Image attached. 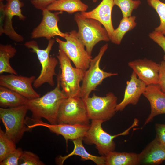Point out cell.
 Wrapping results in <instances>:
<instances>
[{"label":"cell","mask_w":165,"mask_h":165,"mask_svg":"<svg viewBox=\"0 0 165 165\" xmlns=\"http://www.w3.org/2000/svg\"><path fill=\"white\" fill-rule=\"evenodd\" d=\"M143 95L149 101L151 107V112L145 121V125L152 121L156 116L165 114V93L159 84H154L147 86Z\"/></svg>","instance_id":"cell-16"},{"label":"cell","mask_w":165,"mask_h":165,"mask_svg":"<svg viewBox=\"0 0 165 165\" xmlns=\"http://www.w3.org/2000/svg\"><path fill=\"white\" fill-rule=\"evenodd\" d=\"M90 119L83 99L78 96L67 97L61 102L57 124L90 125Z\"/></svg>","instance_id":"cell-8"},{"label":"cell","mask_w":165,"mask_h":165,"mask_svg":"<svg viewBox=\"0 0 165 165\" xmlns=\"http://www.w3.org/2000/svg\"><path fill=\"white\" fill-rule=\"evenodd\" d=\"M74 20L78 28V38L90 55L91 56L94 46L99 42L110 41L106 30L98 20L85 17L79 12L75 14Z\"/></svg>","instance_id":"cell-2"},{"label":"cell","mask_w":165,"mask_h":165,"mask_svg":"<svg viewBox=\"0 0 165 165\" xmlns=\"http://www.w3.org/2000/svg\"><path fill=\"white\" fill-rule=\"evenodd\" d=\"M65 41L57 38L56 40L59 49L62 50L72 61L75 67L86 71L89 68L92 59L82 42L78 38L77 32L72 30L64 38Z\"/></svg>","instance_id":"cell-7"},{"label":"cell","mask_w":165,"mask_h":165,"mask_svg":"<svg viewBox=\"0 0 165 165\" xmlns=\"http://www.w3.org/2000/svg\"><path fill=\"white\" fill-rule=\"evenodd\" d=\"M148 5L157 13L160 17V24L154 31L165 36V3L160 0H147Z\"/></svg>","instance_id":"cell-27"},{"label":"cell","mask_w":165,"mask_h":165,"mask_svg":"<svg viewBox=\"0 0 165 165\" xmlns=\"http://www.w3.org/2000/svg\"><path fill=\"white\" fill-rule=\"evenodd\" d=\"M158 84L162 90L165 93V61L160 64L159 78Z\"/></svg>","instance_id":"cell-34"},{"label":"cell","mask_w":165,"mask_h":165,"mask_svg":"<svg viewBox=\"0 0 165 165\" xmlns=\"http://www.w3.org/2000/svg\"><path fill=\"white\" fill-rule=\"evenodd\" d=\"M114 6L113 0H102L92 10L80 13L85 17L93 19L100 22L106 30L110 39L114 30L112 19V10Z\"/></svg>","instance_id":"cell-18"},{"label":"cell","mask_w":165,"mask_h":165,"mask_svg":"<svg viewBox=\"0 0 165 165\" xmlns=\"http://www.w3.org/2000/svg\"><path fill=\"white\" fill-rule=\"evenodd\" d=\"M23 152L21 148H18L10 153L2 161L0 165H17Z\"/></svg>","instance_id":"cell-30"},{"label":"cell","mask_w":165,"mask_h":165,"mask_svg":"<svg viewBox=\"0 0 165 165\" xmlns=\"http://www.w3.org/2000/svg\"><path fill=\"white\" fill-rule=\"evenodd\" d=\"M42 17L39 24L34 29L31 33L32 38H45L49 40L55 36L64 38L67 33L62 32L59 29L58 23L60 20L59 15L63 12L52 13L47 9L42 11Z\"/></svg>","instance_id":"cell-13"},{"label":"cell","mask_w":165,"mask_h":165,"mask_svg":"<svg viewBox=\"0 0 165 165\" xmlns=\"http://www.w3.org/2000/svg\"><path fill=\"white\" fill-rule=\"evenodd\" d=\"M20 160L22 161L20 165H45L36 154L29 151H23Z\"/></svg>","instance_id":"cell-29"},{"label":"cell","mask_w":165,"mask_h":165,"mask_svg":"<svg viewBox=\"0 0 165 165\" xmlns=\"http://www.w3.org/2000/svg\"><path fill=\"white\" fill-rule=\"evenodd\" d=\"M88 6L81 0H57L48 5L46 9L51 11L66 12L69 14L86 11Z\"/></svg>","instance_id":"cell-21"},{"label":"cell","mask_w":165,"mask_h":165,"mask_svg":"<svg viewBox=\"0 0 165 165\" xmlns=\"http://www.w3.org/2000/svg\"><path fill=\"white\" fill-rule=\"evenodd\" d=\"M57 76L56 87L43 96L28 99L26 104L35 119H46L51 124H57V117L60 106L63 100L67 97L60 88Z\"/></svg>","instance_id":"cell-1"},{"label":"cell","mask_w":165,"mask_h":165,"mask_svg":"<svg viewBox=\"0 0 165 165\" xmlns=\"http://www.w3.org/2000/svg\"><path fill=\"white\" fill-rule=\"evenodd\" d=\"M16 149V144L0 128V162Z\"/></svg>","instance_id":"cell-26"},{"label":"cell","mask_w":165,"mask_h":165,"mask_svg":"<svg viewBox=\"0 0 165 165\" xmlns=\"http://www.w3.org/2000/svg\"><path fill=\"white\" fill-rule=\"evenodd\" d=\"M55 42V40L52 38L49 40L48 45L44 49H40L37 42L34 40L26 42L24 44L26 47L32 49L31 52L36 54L42 66L40 74L33 84L36 88L45 83H48L51 86L54 85L53 77L57 75L55 70L58 62L55 57H50V53Z\"/></svg>","instance_id":"cell-4"},{"label":"cell","mask_w":165,"mask_h":165,"mask_svg":"<svg viewBox=\"0 0 165 165\" xmlns=\"http://www.w3.org/2000/svg\"><path fill=\"white\" fill-rule=\"evenodd\" d=\"M128 66L147 86L158 84L160 64L145 58L130 61Z\"/></svg>","instance_id":"cell-15"},{"label":"cell","mask_w":165,"mask_h":165,"mask_svg":"<svg viewBox=\"0 0 165 165\" xmlns=\"http://www.w3.org/2000/svg\"><path fill=\"white\" fill-rule=\"evenodd\" d=\"M28 110L26 105L0 108V118L5 127V133L16 144L21 139L25 132L30 130L25 118Z\"/></svg>","instance_id":"cell-6"},{"label":"cell","mask_w":165,"mask_h":165,"mask_svg":"<svg viewBox=\"0 0 165 165\" xmlns=\"http://www.w3.org/2000/svg\"><path fill=\"white\" fill-rule=\"evenodd\" d=\"M28 99L4 86H0V106L7 108L26 105Z\"/></svg>","instance_id":"cell-23"},{"label":"cell","mask_w":165,"mask_h":165,"mask_svg":"<svg viewBox=\"0 0 165 165\" xmlns=\"http://www.w3.org/2000/svg\"><path fill=\"white\" fill-rule=\"evenodd\" d=\"M34 75L29 77L14 74L1 75L0 76V85L14 91L28 99L40 97L33 88L32 84L35 79Z\"/></svg>","instance_id":"cell-14"},{"label":"cell","mask_w":165,"mask_h":165,"mask_svg":"<svg viewBox=\"0 0 165 165\" xmlns=\"http://www.w3.org/2000/svg\"><path fill=\"white\" fill-rule=\"evenodd\" d=\"M136 19L135 16L123 17L118 27L114 29L111 35L110 38L111 42L116 45H119L125 34L136 26Z\"/></svg>","instance_id":"cell-24"},{"label":"cell","mask_w":165,"mask_h":165,"mask_svg":"<svg viewBox=\"0 0 165 165\" xmlns=\"http://www.w3.org/2000/svg\"><path fill=\"white\" fill-rule=\"evenodd\" d=\"M92 1L94 3H96L97 1V0H92Z\"/></svg>","instance_id":"cell-35"},{"label":"cell","mask_w":165,"mask_h":165,"mask_svg":"<svg viewBox=\"0 0 165 165\" xmlns=\"http://www.w3.org/2000/svg\"><path fill=\"white\" fill-rule=\"evenodd\" d=\"M156 137L165 147V124L156 123L155 125Z\"/></svg>","instance_id":"cell-32"},{"label":"cell","mask_w":165,"mask_h":165,"mask_svg":"<svg viewBox=\"0 0 165 165\" xmlns=\"http://www.w3.org/2000/svg\"><path fill=\"white\" fill-rule=\"evenodd\" d=\"M17 50L11 45H0V74L7 73L17 75L16 72L11 67L9 60L15 55Z\"/></svg>","instance_id":"cell-25"},{"label":"cell","mask_w":165,"mask_h":165,"mask_svg":"<svg viewBox=\"0 0 165 165\" xmlns=\"http://www.w3.org/2000/svg\"><path fill=\"white\" fill-rule=\"evenodd\" d=\"M57 57L61 70L57 76L62 90L67 97H79L81 86L80 83L83 80L86 71L73 67L71 60L60 49L58 50Z\"/></svg>","instance_id":"cell-5"},{"label":"cell","mask_w":165,"mask_h":165,"mask_svg":"<svg viewBox=\"0 0 165 165\" xmlns=\"http://www.w3.org/2000/svg\"><path fill=\"white\" fill-rule=\"evenodd\" d=\"M149 37L163 49L164 52L163 59L165 61V36L154 30L149 34Z\"/></svg>","instance_id":"cell-31"},{"label":"cell","mask_w":165,"mask_h":165,"mask_svg":"<svg viewBox=\"0 0 165 165\" xmlns=\"http://www.w3.org/2000/svg\"><path fill=\"white\" fill-rule=\"evenodd\" d=\"M126 84L123 98L120 103L117 104L116 107L117 111H123L129 104H137L147 86L133 71L131 75L130 80L127 81Z\"/></svg>","instance_id":"cell-17"},{"label":"cell","mask_w":165,"mask_h":165,"mask_svg":"<svg viewBox=\"0 0 165 165\" xmlns=\"http://www.w3.org/2000/svg\"><path fill=\"white\" fill-rule=\"evenodd\" d=\"M57 0H31V4L36 9L42 11L46 9L47 6Z\"/></svg>","instance_id":"cell-33"},{"label":"cell","mask_w":165,"mask_h":165,"mask_svg":"<svg viewBox=\"0 0 165 165\" xmlns=\"http://www.w3.org/2000/svg\"><path fill=\"white\" fill-rule=\"evenodd\" d=\"M105 165H139L138 154L113 151L105 156Z\"/></svg>","instance_id":"cell-22"},{"label":"cell","mask_w":165,"mask_h":165,"mask_svg":"<svg viewBox=\"0 0 165 165\" xmlns=\"http://www.w3.org/2000/svg\"><path fill=\"white\" fill-rule=\"evenodd\" d=\"M138 119L135 118L131 125L124 131L116 135H111L103 129L102 124L103 121L92 120L83 141L87 144L95 145L99 153L105 156L109 152L115 151L116 144L113 141L114 138L119 136L128 135L132 128L138 125Z\"/></svg>","instance_id":"cell-3"},{"label":"cell","mask_w":165,"mask_h":165,"mask_svg":"<svg viewBox=\"0 0 165 165\" xmlns=\"http://www.w3.org/2000/svg\"><path fill=\"white\" fill-rule=\"evenodd\" d=\"M138 154L139 165H159L165 160V147L156 137Z\"/></svg>","instance_id":"cell-19"},{"label":"cell","mask_w":165,"mask_h":165,"mask_svg":"<svg viewBox=\"0 0 165 165\" xmlns=\"http://www.w3.org/2000/svg\"><path fill=\"white\" fill-rule=\"evenodd\" d=\"M108 47L106 43L100 48L98 54L92 59L89 68L85 71L79 96L82 99L89 97L91 92L96 90L104 79L118 75L117 73L105 72L100 68L101 59Z\"/></svg>","instance_id":"cell-10"},{"label":"cell","mask_w":165,"mask_h":165,"mask_svg":"<svg viewBox=\"0 0 165 165\" xmlns=\"http://www.w3.org/2000/svg\"><path fill=\"white\" fill-rule=\"evenodd\" d=\"M28 119L32 123L27 124L31 130L33 128L42 126L48 128L51 132L60 135L64 138L67 145L68 140H72L84 137L89 128L90 125L79 124H51L46 123L41 119H35L29 117Z\"/></svg>","instance_id":"cell-12"},{"label":"cell","mask_w":165,"mask_h":165,"mask_svg":"<svg viewBox=\"0 0 165 165\" xmlns=\"http://www.w3.org/2000/svg\"><path fill=\"white\" fill-rule=\"evenodd\" d=\"M74 145L73 151L68 155L62 156H60L58 158L59 164L62 165L68 158L73 155L78 156L81 157L83 161L90 160L97 165H105V156H97L89 153L84 146L82 141L83 138H80L72 140Z\"/></svg>","instance_id":"cell-20"},{"label":"cell","mask_w":165,"mask_h":165,"mask_svg":"<svg viewBox=\"0 0 165 165\" xmlns=\"http://www.w3.org/2000/svg\"><path fill=\"white\" fill-rule=\"evenodd\" d=\"M114 5L120 9L123 17L131 16L133 11L141 4L140 0H113Z\"/></svg>","instance_id":"cell-28"},{"label":"cell","mask_w":165,"mask_h":165,"mask_svg":"<svg viewBox=\"0 0 165 165\" xmlns=\"http://www.w3.org/2000/svg\"><path fill=\"white\" fill-rule=\"evenodd\" d=\"M3 0H0V1L2 2Z\"/></svg>","instance_id":"cell-36"},{"label":"cell","mask_w":165,"mask_h":165,"mask_svg":"<svg viewBox=\"0 0 165 165\" xmlns=\"http://www.w3.org/2000/svg\"><path fill=\"white\" fill-rule=\"evenodd\" d=\"M4 5L0 2V35L4 34L15 42H20L24 38L14 30L12 20L14 16H17L20 20H24L26 17L22 13L21 8L24 3L20 0H6Z\"/></svg>","instance_id":"cell-11"},{"label":"cell","mask_w":165,"mask_h":165,"mask_svg":"<svg viewBox=\"0 0 165 165\" xmlns=\"http://www.w3.org/2000/svg\"><path fill=\"white\" fill-rule=\"evenodd\" d=\"M88 116L91 120L104 122L111 119L115 115L117 105V97L112 92L105 96H97L94 93L92 96L83 99Z\"/></svg>","instance_id":"cell-9"}]
</instances>
